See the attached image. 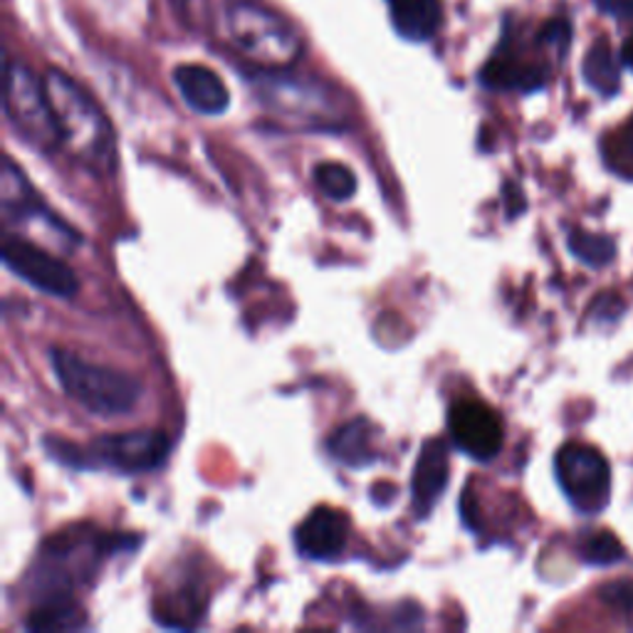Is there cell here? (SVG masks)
<instances>
[{"label": "cell", "instance_id": "obj_14", "mask_svg": "<svg viewBox=\"0 0 633 633\" xmlns=\"http://www.w3.org/2000/svg\"><path fill=\"white\" fill-rule=\"evenodd\" d=\"M480 82L490 89H520V92H534L547 82V69L532 63H524L510 49H500L488 65L482 67Z\"/></svg>", "mask_w": 633, "mask_h": 633}, {"label": "cell", "instance_id": "obj_5", "mask_svg": "<svg viewBox=\"0 0 633 633\" xmlns=\"http://www.w3.org/2000/svg\"><path fill=\"white\" fill-rule=\"evenodd\" d=\"M3 109L18 136L30 146L47 152L49 146L59 144L57 122L53 107H49L45 82H40L27 67L10 63V59L5 63Z\"/></svg>", "mask_w": 633, "mask_h": 633}, {"label": "cell", "instance_id": "obj_22", "mask_svg": "<svg viewBox=\"0 0 633 633\" xmlns=\"http://www.w3.org/2000/svg\"><path fill=\"white\" fill-rule=\"evenodd\" d=\"M609 162L613 166H619L621 171L633 174V119L621 129V134L617 138V148H611Z\"/></svg>", "mask_w": 633, "mask_h": 633}, {"label": "cell", "instance_id": "obj_23", "mask_svg": "<svg viewBox=\"0 0 633 633\" xmlns=\"http://www.w3.org/2000/svg\"><path fill=\"white\" fill-rule=\"evenodd\" d=\"M569 37H571V27L564 18H554L549 20V23H544V27L540 30V43L557 45L562 53L567 49Z\"/></svg>", "mask_w": 633, "mask_h": 633}, {"label": "cell", "instance_id": "obj_17", "mask_svg": "<svg viewBox=\"0 0 633 633\" xmlns=\"http://www.w3.org/2000/svg\"><path fill=\"white\" fill-rule=\"evenodd\" d=\"M25 626L30 631H69L85 626V613L73 597L40 599Z\"/></svg>", "mask_w": 633, "mask_h": 633}, {"label": "cell", "instance_id": "obj_10", "mask_svg": "<svg viewBox=\"0 0 633 633\" xmlns=\"http://www.w3.org/2000/svg\"><path fill=\"white\" fill-rule=\"evenodd\" d=\"M349 540V518L342 510L316 508L302 520L295 532L297 549L302 557L316 562H332L340 557Z\"/></svg>", "mask_w": 633, "mask_h": 633}, {"label": "cell", "instance_id": "obj_13", "mask_svg": "<svg viewBox=\"0 0 633 633\" xmlns=\"http://www.w3.org/2000/svg\"><path fill=\"white\" fill-rule=\"evenodd\" d=\"M174 85L184 102L198 114L218 116L231 104V95L223 79L203 65H181L174 69Z\"/></svg>", "mask_w": 633, "mask_h": 633}, {"label": "cell", "instance_id": "obj_19", "mask_svg": "<svg viewBox=\"0 0 633 633\" xmlns=\"http://www.w3.org/2000/svg\"><path fill=\"white\" fill-rule=\"evenodd\" d=\"M314 184L320 186V191L330 196L332 201H349L356 191V176L352 168L334 162L316 164Z\"/></svg>", "mask_w": 633, "mask_h": 633}, {"label": "cell", "instance_id": "obj_6", "mask_svg": "<svg viewBox=\"0 0 633 633\" xmlns=\"http://www.w3.org/2000/svg\"><path fill=\"white\" fill-rule=\"evenodd\" d=\"M255 95L260 97L265 107H270L275 114L290 116L295 122H307L312 126L336 124L340 122V104L330 89L307 82L300 77L285 75H255L253 77Z\"/></svg>", "mask_w": 633, "mask_h": 633}, {"label": "cell", "instance_id": "obj_18", "mask_svg": "<svg viewBox=\"0 0 633 633\" xmlns=\"http://www.w3.org/2000/svg\"><path fill=\"white\" fill-rule=\"evenodd\" d=\"M584 79H587V85L591 89H597L599 95L609 97L619 89V65L617 59H613V53L607 40H597V43L591 45V49L584 57Z\"/></svg>", "mask_w": 633, "mask_h": 633}, {"label": "cell", "instance_id": "obj_8", "mask_svg": "<svg viewBox=\"0 0 633 633\" xmlns=\"http://www.w3.org/2000/svg\"><path fill=\"white\" fill-rule=\"evenodd\" d=\"M3 263L10 273L23 277L35 290L59 297V300H69L79 290L73 267L25 237H5Z\"/></svg>", "mask_w": 633, "mask_h": 633}, {"label": "cell", "instance_id": "obj_2", "mask_svg": "<svg viewBox=\"0 0 633 633\" xmlns=\"http://www.w3.org/2000/svg\"><path fill=\"white\" fill-rule=\"evenodd\" d=\"M49 364L69 399L102 419L124 415L142 401V384L112 366L89 364L67 349L49 352Z\"/></svg>", "mask_w": 633, "mask_h": 633}, {"label": "cell", "instance_id": "obj_15", "mask_svg": "<svg viewBox=\"0 0 633 633\" xmlns=\"http://www.w3.org/2000/svg\"><path fill=\"white\" fill-rule=\"evenodd\" d=\"M374 423L366 419H354L349 423H344L330 435V448L332 458L340 460L342 465H349V468H364V465H371L376 460L374 451Z\"/></svg>", "mask_w": 633, "mask_h": 633}, {"label": "cell", "instance_id": "obj_3", "mask_svg": "<svg viewBox=\"0 0 633 633\" xmlns=\"http://www.w3.org/2000/svg\"><path fill=\"white\" fill-rule=\"evenodd\" d=\"M47 448L53 451L55 458L73 468H97L99 465V468L138 475L162 468L171 443L162 431H129L102 435L87 448H77L67 441H47Z\"/></svg>", "mask_w": 633, "mask_h": 633}, {"label": "cell", "instance_id": "obj_20", "mask_svg": "<svg viewBox=\"0 0 633 633\" xmlns=\"http://www.w3.org/2000/svg\"><path fill=\"white\" fill-rule=\"evenodd\" d=\"M569 251L577 255L581 263H587L591 267H601V265H609L613 260L617 245H613V241L607 235H593L587 231H571L569 233Z\"/></svg>", "mask_w": 633, "mask_h": 633}, {"label": "cell", "instance_id": "obj_26", "mask_svg": "<svg viewBox=\"0 0 633 633\" xmlns=\"http://www.w3.org/2000/svg\"><path fill=\"white\" fill-rule=\"evenodd\" d=\"M621 63L633 69V35L621 47Z\"/></svg>", "mask_w": 633, "mask_h": 633}, {"label": "cell", "instance_id": "obj_1", "mask_svg": "<svg viewBox=\"0 0 633 633\" xmlns=\"http://www.w3.org/2000/svg\"><path fill=\"white\" fill-rule=\"evenodd\" d=\"M43 82L57 122L59 144L89 171L112 174L116 166V138L102 109L59 69H47Z\"/></svg>", "mask_w": 633, "mask_h": 633}, {"label": "cell", "instance_id": "obj_7", "mask_svg": "<svg viewBox=\"0 0 633 633\" xmlns=\"http://www.w3.org/2000/svg\"><path fill=\"white\" fill-rule=\"evenodd\" d=\"M564 495L581 512H599L609 500L611 470L603 455L584 443H569L554 460Z\"/></svg>", "mask_w": 633, "mask_h": 633}, {"label": "cell", "instance_id": "obj_21", "mask_svg": "<svg viewBox=\"0 0 633 633\" xmlns=\"http://www.w3.org/2000/svg\"><path fill=\"white\" fill-rule=\"evenodd\" d=\"M579 554L589 564H613L621 562L623 547L611 532H591L579 544Z\"/></svg>", "mask_w": 633, "mask_h": 633}, {"label": "cell", "instance_id": "obj_24", "mask_svg": "<svg viewBox=\"0 0 633 633\" xmlns=\"http://www.w3.org/2000/svg\"><path fill=\"white\" fill-rule=\"evenodd\" d=\"M601 599L613 609L633 611V581H613L601 589Z\"/></svg>", "mask_w": 633, "mask_h": 633}, {"label": "cell", "instance_id": "obj_25", "mask_svg": "<svg viewBox=\"0 0 633 633\" xmlns=\"http://www.w3.org/2000/svg\"><path fill=\"white\" fill-rule=\"evenodd\" d=\"M603 15L617 20H633V0H593Z\"/></svg>", "mask_w": 633, "mask_h": 633}, {"label": "cell", "instance_id": "obj_9", "mask_svg": "<svg viewBox=\"0 0 633 633\" xmlns=\"http://www.w3.org/2000/svg\"><path fill=\"white\" fill-rule=\"evenodd\" d=\"M448 433L455 448L473 460H492L502 451V421L482 401H455L448 411Z\"/></svg>", "mask_w": 633, "mask_h": 633}, {"label": "cell", "instance_id": "obj_16", "mask_svg": "<svg viewBox=\"0 0 633 633\" xmlns=\"http://www.w3.org/2000/svg\"><path fill=\"white\" fill-rule=\"evenodd\" d=\"M441 5L438 0H393L391 20L396 33L413 43H423L435 35L441 27Z\"/></svg>", "mask_w": 633, "mask_h": 633}, {"label": "cell", "instance_id": "obj_4", "mask_svg": "<svg viewBox=\"0 0 633 633\" xmlns=\"http://www.w3.org/2000/svg\"><path fill=\"white\" fill-rule=\"evenodd\" d=\"M227 43L263 67H287L300 57V35L282 15L251 0H237L223 18Z\"/></svg>", "mask_w": 633, "mask_h": 633}, {"label": "cell", "instance_id": "obj_12", "mask_svg": "<svg viewBox=\"0 0 633 633\" xmlns=\"http://www.w3.org/2000/svg\"><path fill=\"white\" fill-rule=\"evenodd\" d=\"M448 475H451L448 443L443 438L425 441L419 453V460H415L411 480L413 510L419 518H425V514L438 504L445 485H448Z\"/></svg>", "mask_w": 633, "mask_h": 633}, {"label": "cell", "instance_id": "obj_11", "mask_svg": "<svg viewBox=\"0 0 633 633\" xmlns=\"http://www.w3.org/2000/svg\"><path fill=\"white\" fill-rule=\"evenodd\" d=\"M3 213L8 221L15 223H47L53 231L63 237L67 243H77V233L69 231V227L59 221L57 215H53L45 208V203L35 196L33 188L27 186L25 176L18 171L10 158L3 162Z\"/></svg>", "mask_w": 633, "mask_h": 633}]
</instances>
